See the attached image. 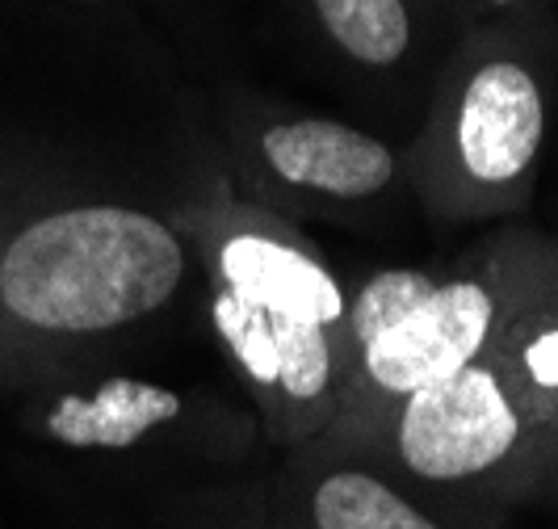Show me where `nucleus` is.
Instances as JSON below:
<instances>
[{
	"mask_svg": "<svg viewBox=\"0 0 558 529\" xmlns=\"http://www.w3.org/2000/svg\"><path fill=\"white\" fill-rule=\"evenodd\" d=\"M525 383L537 395H558V328H542L521 349V387Z\"/></svg>",
	"mask_w": 558,
	"mask_h": 529,
	"instance_id": "nucleus-13",
	"label": "nucleus"
},
{
	"mask_svg": "<svg viewBox=\"0 0 558 529\" xmlns=\"http://www.w3.org/2000/svg\"><path fill=\"white\" fill-rule=\"evenodd\" d=\"M185 274L177 231L131 206H68L0 249V306L43 336H97L160 311Z\"/></svg>",
	"mask_w": 558,
	"mask_h": 529,
	"instance_id": "nucleus-1",
	"label": "nucleus"
},
{
	"mask_svg": "<svg viewBox=\"0 0 558 529\" xmlns=\"http://www.w3.org/2000/svg\"><path fill=\"white\" fill-rule=\"evenodd\" d=\"M269 328L278 345V378L265 399V417L274 433L286 442H299L332 424L340 408V378H336L332 336L324 324L294 320L269 311Z\"/></svg>",
	"mask_w": 558,
	"mask_h": 529,
	"instance_id": "nucleus-7",
	"label": "nucleus"
},
{
	"mask_svg": "<svg viewBox=\"0 0 558 529\" xmlns=\"http://www.w3.org/2000/svg\"><path fill=\"white\" fill-rule=\"evenodd\" d=\"M177 417H181V399L172 390L140 378H110L93 395H63L47 417V433L59 446L122 449Z\"/></svg>",
	"mask_w": 558,
	"mask_h": 529,
	"instance_id": "nucleus-8",
	"label": "nucleus"
},
{
	"mask_svg": "<svg viewBox=\"0 0 558 529\" xmlns=\"http://www.w3.org/2000/svg\"><path fill=\"white\" fill-rule=\"evenodd\" d=\"M215 274L219 286L278 315L311 320L324 328L344 315V294L328 265L303 249L299 236H286L278 227L256 224L227 231L215 249Z\"/></svg>",
	"mask_w": 558,
	"mask_h": 529,
	"instance_id": "nucleus-5",
	"label": "nucleus"
},
{
	"mask_svg": "<svg viewBox=\"0 0 558 529\" xmlns=\"http://www.w3.org/2000/svg\"><path fill=\"white\" fill-rule=\"evenodd\" d=\"M546 110L530 68L492 59L466 81L453 118V152L462 172L483 185H504L530 172L542 143Z\"/></svg>",
	"mask_w": 558,
	"mask_h": 529,
	"instance_id": "nucleus-4",
	"label": "nucleus"
},
{
	"mask_svg": "<svg viewBox=\"0 0 558 529\" xmlns=\"http://www.w3.org/2000/svg\"><path fill=\"white\" fill-rule=\"evenodd\" d=\"M315 9L336 43L369 68H391L412 43L403 0H315Z\"/></svg>",
	"mask_w": 558,
	"mask_h": 529,
	"instance_id": "nucleus-11",
	"label": "nucleus"
},
{
	"mask_svg": "<svg viewBox=\"0 0 558 529\" xmlns=\"http://www.w3.org/2000/svg\"><path fill=\"white\" fill-rule=\"evenodd\" d=\"M521 442V408L500 365L471 362L412 390L399 412V458L420 479H471Z\"/></svg>",
	"mask_w": 558,
	"mask_h": 529,
	"instance_id": "nucleus-2",
	"label": "nucleus"
},
{
	"mask_svg": "<svg viewBox=\"0 0 558 529\" xmlns=\"http://www.w3.org/2000/svg\"><path fill=\"white\" fill-rule=\"evenodd\" d=\"M492 4H517V0H492Z\"/></svg>",
	"mask_w": 558,
	"mask_h": 529,
	"instance_id": "nucleus-14",
	"label": "nucleus"
},
{
	"mask_svg": "<svg viewBox=\"0 0 558 529\" xmlns=\"http://www.w3.org/2000/svg\"><path fill=\"white\" fill-rule=\"evenodd\" d=\"M311 513L319 529H437L383 479L362 471L328 474L315 488Z\"/></svg>",
	"mask_w": 558,
	"mask_h": 529,
	"instance_id": "nucleus-10",
	"label": "nucleus"
},
{
	"mask_svg": "<svg viewBox=\"0 0 558 529\" xmlns=\"http://www.w3.org/2000/svg\"><path fill=\"white\" fill-rule=\"evenodd\" d=\"M260 156L286 185L328 197H369L395 177V156L374 135L324 118L269 127L260 135Z\"/></svg>",
	"mask_w": 558,
	"mask_h": 529,
	"instance_id": "nucleus-6",
	"label": "nucleus"
},
{
	"mask_svg": "<svg viewBox=\"0 0 558 529\" xmlns=\"http://www.w3.org/2000/svg\"><path fill=\"white\" fill-rule=\"evenodd\" d=\"M496 324V294L475 278H453L433 286L395 328L362 353L344 395L362 387L387 399H408L412 390L471 365Z\"/></svg>",
	"mask_w": 558,
	"mask_h": 529,
	"instance_id": "nucleus-3",
	"label": "nucleus"
},
{
	"mask_svg": "<svg viewBox=\"0 0 558 529\" xmlns=\"http://www.w3.org/2000/svg\"><path fill=\"white\" fill-rule=\"evenodd\" d=\"M210 315H215V328H219L223 345L231 349V358L240 362L244 378L265 404L269 390H274V378H278V345H274V328H269V311L248 303L244 294L219 286Z\"/></svg>",
	"mask_w": 558,
	"mask_h": 529,
	"instance_id": "nucleus-12",
	"label": "nucleus"
},
{
	"mask_svg": "<svg viewBox=\"0 0 558 529\" xmlns=\"http://www.w3.org/2000/svg\"><path fill=\"white\" fill-rule=\"evenodd\" d=\"M437 281L420 269H383L365 281L357 290L353 303H344V315L336 320L328 336H332V353H336V378H340V395L349 387L353 370L362 362V353L378 340V336L395 328L412 306L433 294Z\"/></svg>",
	"mask_w": 558,
	"mask_h": 529,
	"instance_id": "nucleus-9",
	"label": "nucleus"
}]
</instances>
